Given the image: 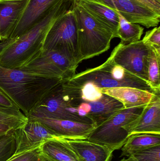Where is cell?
<instances>
[{"instance_id": "obj_1", "label": "cell", "mask_w": 160, "mask_h": 161, "mask_svg": "<svg viewBox=\"0 0 160 161\" xmlns=\"http://www.w3.org/2000/svg\"><path fill=\"white\" fill-rule=\"evenodd\" d=\"M79 0H62L48 14L26 33L0 51V65L19 69L39 55L43 50L46 36L60 16L73 9Z\"/></svg>"}, {"instance_id": "obj_2", "label": "cell", "mask_w": 160, "mask_h": 161, "mask_svg": "<svg viewBox=\"0 0 160 161\" xmlns=\"http://www.w3.org/2000/svg\"><path fill=\"white\" fill-rule=\"evenodd\" d=\"M64 80L35 75L0 65V90L28 118L44 98Z\"/></svg>"}, {"instance_id": "obj_3", "label": "cell", "mask_w": 160, "mask_h": 161, "mask_svg": "<svg viewBox=\"0 0 160 161\" xmlns=\"http://www.w3.org/2000/svg\"><path fill=\"white\" fill-rule=\"evenodd\" d=\"M68 80L77 85L92 83L99 89L133 87L157 94L146 81L115 63L111 54L103 64L76 74Z\"/></svg>"}, {"instance_id": "obj_4", "label": "cell", "mask_w": 160, "mask_h": 161, "mask_svg": "<svg viewBox=\"0 0 160 161\" xmlns=\"http://www.w3.org/2000/svg\"><path fill=\"white\" fill-rule=\"evenodd\" d=\"M78 35V62L99 55L109 50L112 33L90 16L78 3L73 8Z\"/></svg>"}, {"instance_id": "obj_5", "label": "cell", "mask_w": 160, "mask_h": 161, "mask_svg": "<svg viewBox=\"0 0 160 161\" xmlns=\"http://www.w3.org/2000/svg\"><path fill=\"white\" fill-rule=\"evenodd\" d=\"M147 105L120 110L96 127L88 135L86 140L104 146L113 152L120 149L129 137L128 133L124 127L136 119Z\"/></svg>"}, {"instance_id": "obj_6", "label": "cell", "mask_w": 160, "mask_h": 161, "mask_svg": "<svg viewBox=\"0 0 160 161\" xmlns=\"http://www.w3.org/2000/svg\"><path fill=\"white\" fill-rule=\"evenodd\" d=\"M73 8L60 16L53 24L46 36L43 52H59L77 68L79 65L78 35Z\"/></svg>"}, {"instance_id": "obj_7", "label": "cell", "mask_w": 160, "mask_h": 161, "mask_svg": "<svg viewBox=\"0 0 160 161\" xmlns=\"http://www.w3.org/2000/svg\"><path fill=\"white\" fill-rule=\"evenodd\" d=\"M63 81L43 99L29 116L93 124L89 118L80 116L78 108L74 106L72 97L63 85Z\"/></svg>"}, {"instance_id": "obj_8", "label": "cell", "mask_w": 160, "mask_h": 161, "mask_svg": "<svg viewBox=\"0 0 160 161\" xmlns=\"http://www.w3.org/2000/svg\"><path fill=\"white\" fill-rule=\"evenodd\" d=\"M77 68L57 51L42 52L19 69L35 75L68 80L76 74Z\"/></svg>"}, {"instance_id": "obj_9", "label": "cell", "mask_w": 160, "mask_h": 161, "mask_svg": "<svg viewBox=\"0 0 160 161\" xmlns=\"http://www.w3.org/2000/svg\"><path fill=\"white\" fill-rule=\"evenodd\" d=\"M151 49L142 40L127 44L120 42L111 54L115 63L147 82V64Z\"/></svg>"}, {"instance_id": "obj_10", "label": "cell", "mask_w": 160, "mask_h": 161, "mask_svg": "<svg viewBox=\"0 0 160 161\" xmlns=\"http://www.w3.org/2000/svg\"><path fill=\"white\" fill-rule=\"evenodd\" d=\"M104 5L119 12L129 22L138 24L147 28L156 27L160 15L137 0H88Z\"/></svg>"}, {"instance_id": "obj_11", "label": "cell", "mask_w": 160, "mask_h": 161, "mask_svg": "<svg viewBox=\"0 0 160 161\" xmlns=\"http://www.w3.org/2000/svg\"><path fill=\"white\" fill-rule=\"evenodd\" d=\"M16 150L14 155L23 153L41 146L49 140L59 138L44 124L33 118L14 130Z\"/></svg>"}, {"instance_id": "obj_12", "label": "cell", "mask_w": 160, "mask_h": 161, "mask_svg": "<svg viewBox=\"0 0 160 161\" xmlns=\"http://www.w3.org/2000/svg\"><path fill=\"white\" fill-rule=\"evenodd\" d=\"M28 118L38 120L51 130L58 138L67 140H86L88 135L96 127L94 124L65 119L32 116Z\"/></svg>"}, {"instance_id": "obj_13", "label": "cell", "mask_w": 160, "mask_h": 161, "mask_svg": "<svg viewBox=\"0 0 160 161\" xmlns=\"http://www.w3.org/2000/svg\"><path fill=\"white\" fill-rule=\"evenodd\" d=\"M160 96L147 104L136 119L124 127L129 136L138 133L160 134Z\"/></svg>"}, {"instance_id": "obj_14", "label": "cell", "mask_w": 160, "mask_h": 161, "mask_svg": "<svg viewBox=\"0 0 160 161\" xmlns=\"http://www.w3.org/2000/svg\"><path fill=\"white\" fill-rule=\"evenodd\" d=\"M62 0H29L22 16L10 38H16L26 33L43 19Z\"/></svg>"}, {"instance_id": "obj_15", "label": "cell", "mask_w": 160, "mask_h": 161, "mask_svg": "<svg viewBox=\"0 0 160 161\" xmlns=\"http://www.w3.org/2000/svg\"><path fill=\"white\" fill-rule=\"evenodd\" d=\"M29 0L0 1V41L10 38Z\"/></svg>"}, {"instance_id": "obj_16", "label": "cell", "mask_w": 160, "mask_h": 161, "mask_svg": "<svg viewBox=\"0 0 160 161\" xmlns=\"http://www.w3.org/2000/svg\"><path fill=\"white\" fill-rule=\"evenodd\" d=\"M101 92L115 98L121 102L124 108L145 106L151 102L157 96L154 93L129 87L99 89Z\"/></svg>"}, {"instance_id": "obj_17", "label": "cell", "mask_w": 160, "mask_h": 161, "mask_svg": "<svg viewBox=\"0 0 160 161\" xmlns=\"http://www.w3.org/2000/svg\"><path fill=\"white\" fill-rule=\"evenodd\" d=\"M65 140L81 161L111 160L113 151L104 146L87 140Z\"/></svg>"}, {"instance_id": "obj_18", "label": "cell", "mask_w": 160, "mask_h": 161, "mask_svg": "<svg viewBox=\"0 0 160 161\" xmlns=\"http://www.w3.org/2000/svg\"><path fill=\"white\" fill-rule=\"evenodd\" d=\"M78 3L95 20L110 30L114 38L117 37L119 18L116 11L104 5L88 0H79Z\"/></svg>"}, {"instance_id": "obj_19", "label": "cell", "mask_w": 160, "mask_h": 161, "mask_svg": "<svg viewBox=\"0 0 160 161\" xmlns=\"http://www.w3.org/2000/svg\"><path fill=\"white\" fill-rule=\"evenodd\" d=\"M41 155L54 161H81L65 139L55 138L39 147Z\"/></svg>"}, {"instance_id": "obj_20", "label": "cell", "mask_w": 160, "mask_h": 161, "mask_svg": "<svg viewBox=\"0 0 160 161\" xmlns=\"http://www.w3.org/2000/svg\"><path fill=\"white\" fill-rule=\"evenodd\" d=\"M160 145V134L138 133L129 136L122 147L120 157H128L132 154L148 147Z\"/></svg>"}, {"instance_id": "obj_21", "label": "cell", "mask_w": 160, "mask_h": 161, "mask_svg": "<svg viewBox=\"0 0 160 161\" xmlns=\"http://www.w3.org/2000/svg\"><path fill=\"white\" fill-rule=\"evenodd\" d=\"M117 13L119 18L117 37L121 39V42L127 44L141 40L144 28L138 24L129 22L119 12Z\"/></svg>"}, {"instance_id": "obj_22", "label": "cell", "mask_w": 160, "mask_h": 161, "mask_svg": "<svg viewBox=\"0 0 160 161\" xmlns=\"http://www.w3.org/2000/svg\"><path fill=\"white\" fill-rule=\"evenodd\" d=\"M160 50L151 48L147 68V82L154 92L160 94Z\"/></svg>"}, {"instance_id": "obj_23", "label": "cell", "mask_w": 160, "mask_h": 161, "mask_svg": "<svg viewBox=\"0 0 160 161\" xmlns=\"http://www.w3.org/2000/svg\"><path fill=\"white\" fill-rule=\"evenodd\" d=\"M27 121L28 118L19 109L0 106V125L18 129L24 125Z\"/></svg>"}, {"instance_id": "obj_24", "label": "cell", "mask_w": 160, "mask_h": 161, "mask_svg": "<svg viewBox=\"0 0 160 161\" xmlns=\"http://www.w3.org/2000/svg\"><path fill=\"white\" fill-rule=\"evenodd\" d=\"M14 131L0 140V161H6L15 154L16 142Z\"/></svg>"}, {"instance_id": "obj_25", "label": "cell", "mask_w": 160, "mask_h": 161, "mask_svg": "<svg viewBox=\"0 0 160 161\" xmlns=\"http://www.w3.org/2000/svg\"><path fill=\"white\" fill-rule=\"evenodd\" d=\"M128 157L134 161H160V145L136 151Z\"/></svg>"}, {"instance_id": "obj_26", "label": "cell", "mask_w": 160, "mask_h": 161, "mask_svg": "<svg viewBox=\"0 0 160 161\" xmlns=\"http://www.w3.org/2000/svg\"><path fill=\"white\" fill-rule=\"evenodd\" d=\"M142 41L151 48L160 50V26H156L153 29L147 31Z\"/></svg>"}, {"instance_id": "obj_27", "label": "cell", "mask_w": 160, "mask_h": 161, "mask_svg": "<svg viewBox=\"0 0 160 161\" xmlns=\"http://www.w3.org/2000/svg\"><path fill=\"white\" fill-rule=\"evenodd\" d=\"M39 147L14 155L6 161H39L40 158Z\"/></svg>"}, {"instance_id": "obj_28", "label": "cell", "mask_w": 160, "mask_h": 161, "mask_svg": "<svg viewBox=\"0 0 160 161\" xmlns=\"http://www.w3.org/2000/svg\"><path fill=\"white\" fill-rule=\"evenodd\" d=\"M160 15V0H137Z\"/></svg>"}, {"instance_id": "obj_29", "label": "cell", "mask_w": 160, "mask_h": 161, "mask_svg": "<svg viewBox=\"0 0 160 161\" xmlns=\"http://www.w3.org/2000/svg\"><path fill=\"white\" fill-rule=\"evenodd\" d=\"M0 106L7 108H19L17 105L14 104L11 99L1 90H0Z\"/></svg>"}, {"instance_id": "obj_30", "label": "cell", "mask_w": 160, "mask_h": 161, "mask_svg": "<svg viewBox=\"0 0 160 161\" xmlns=\"http://www.w3.org/2000/svg\"><path fill=\"white\" fill-rule=\"evenodd\" d=\"M17 129L6 125H0V140Z\"/></svg>"}, {"instance_id": "obj_31", "label": "cell", "mask_w": 160, "mask_h": 161, "mask_svg": "<svg viewBox=\"0 0 160 161\" xmlns=\"http://www.w3.org/2000/svg\"><path fill=\"white\" fill-rule=\"evenodd\" d=\"M16 38H9L6 40L4 41L0 42V51L3 50L4 48L6 47L7 46L11 44L12 42H14L16 40Z\"/></svg>"}, {"instance_id": "obj_32", "label": "cell", "mask_w": 160, "mask_h": 161, "mask_svg": "<svg viewBox=\"0 0 160 161\" xmlns=\"http://www.w3.org/2000/svg\"><path fill=\"white\" fill-rule=\"evenodd\" d=\"M39 161H54L51 160L47 158L44 157V156L41 155V153H40V160Z\"/></svg>"}, {"instance_id": "obj_33", "label": "cell", "mask_w": 160, "mask_h": 161, "mask_svg": "<svg viewBox=\"0 0 160 161\" xmlns=\"http://www.w3.org/2000/svg\"><path fill=\"white\" fill-rule=\"evenodd\" d=\"M120 161H134L130 157H128V158H124L122 159V160H121Z\"/></svg>"}, {"instance_id": "obj_34", "label": "cell", "mask_w": 160, "mask_h": 161, "mask_svg": "<svg viewBox=\"0 0 160 161\" xmlns=\"http://www.w3.org/2000/svg\"><path fill=\"white\" fill-rule=\"evenodd\" d=\"M0 1H2V0H0Z\"/></svg>"}]
</instances>
